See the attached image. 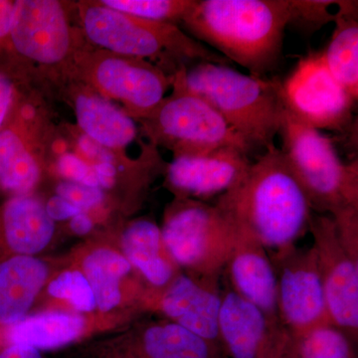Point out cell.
Wrapping results in <instances>:
<instances>
[{
	"label": "cell",
	"mask_w": 358,
	"mask_h": 358,
	"mask_svg": "<svg viewBox=\"0 0 358 358\" xmlns=\"http://www.w3.org/2000/svg\"><path fill=\"white\" fill-rule=\"evenodd\" d=\"M82 270L99 310L110 312L121 303L122 281L133 270L126 257L112 249H96L85 257Z\"/></svg>",
	"instance_id": "obj_25"
},
{
	"label": "cell",
	"mask_w": 358,
	"mask_h": 358,
	"mask_svg": "<svg viewBox=\"0 0 358 358\" xmlns=\"http://www.w3.org/2000/svg\"><path fill=\"white\" fill-rule=\"evenodd\" d=\"M55 224L35 197L14 195L0 208V239L13 255L34 256L53 238Z\"/></svg>",
	"instance_id": "obj_18"
},
{
	"label": "cell",
	"mask_w": 358,
	"mask_h": 358,
	"mask_svg": "<svg viewBox=\"0 0 358 358\" xmlns=\"http://www.w3.org/2000/svg\"><path fill=\"white\" fill-rule=\"evenodd\" d=\"M70 228L75 234L84 236L93 228V221L86 212H81L70 219Z\"/></svg>",
	"instance_id": "obj_37"
},
{
	"label": "cell",
	"mask_w": 358,
	"mask_h": 358,
	"mask_svg": "<svg viewBox=\"0 0 358 358\" xmlns=\"http://www.w3.org/2000/svg\"><path fill=\"white\" fill-rule=\"evenodd\" d=\"M353 341L333 324L289 336L287 358H357Z\"/></svg>",
	"instance_id": "obj_26"
},
{
	"label": "cell",
	"mask_w": 358,
	"mask_h": 358,
	"mask_svg": "<svg viewBox=\"0 0 358 358\" xmlns=\"http://www.w3.org/2000/svg\"><path fill=\"white\" fill-rule=\"evenodd\" d=\"M141 122L154 145H166L174 157L227 148H237L246 155L251 152L210 103L186 88L178 72L173 75L171 95Z\"/></svg>",
	"instance_id": "obj_7"
},
{
	"label": "cell",
	"mask_w": 358,
	"mask_h": 358,
	"mask_svg": "<svg viewBox=\"0 0 358 358\" xmlns=\"http://www.w3.org/2000/svg\"><path fill=\"white\" fill-rule=\"evenodd\" d=\"M56 192L59 196L68 200L82 212L88 211L98 206L103 199V192L101 188L92 187L69 180L59 183Z\"/></svg>",
	"instance_id": "obj_30"
},
{
	"label": "cell",
	"mask_w": 358,
	"mask_h": 358,
	"mask_svg": "<svg viewBox=\"0 0 358 358\" xmlns=\"http://www.w3.org/2000/svg\"><path fill=\"white\" fill-rule=\"evenodd\" d=\"M178 72L186 88L210 103L251 152L275 145L286 112L281 80L244 74L212 62H199Z\"/></svg>",
	"instance_id": "obj_3"
},
{
	"label": "cell",
	"mask_w": 358,
	"mask_h": 358,
	"mask_svg": "<svg viewBox=\"0 0 358 358\" xmlns=\"http://www.w3.org/2000/svg\"><path fill=\"white\" fill-rule=\"evenodd\" d=\"M338 1L331 0H289V25L296 26L305 33H313L334 22L336 13L331 7Z\"/></svg>",
	"instance_id": "obj_29"
},
{
	"label": "cell",
	"mask_w": 358,
	"mask_h": 358,
	"mask_svg": "<svg viewBox=\"0 0 358 358\" xmlns=\"http://www.w3.org/2000/svg\"><path fill=\"white\" fill-rule=\"evenodd\" d=\"M96 179H98L99 187H113L115 183V178L117 176V169H115L113 162H101L94 166Z\"/></svg>",
	"instance_id": "obj_36"
},
{
	"label": "cell",
	"mask_w": 358,
	"mask_h": 358,
	"mask_svg": "<svg viewBox=\"0 0 358 358\" xmlns=\"http://www.w3.org/2000/svg\"><path fill=\"white\" fill-rule=\"evenodd\" d=\"M45 208L53 221L67 220L82 212L75 205L70 203L68 200L59 195L51 197L45 205Z\"/></svg>",
	"instance_id": "obj_33"
},
{
	"label": "cell",
	"mask_w": 358,
	"mask_h": 358,
	"mask_svg": "<svg viewBox=\"0 0 358 358\" xmlns=\"http://www.w3.org/2000/svg\"><path fill=\"white\" fill-rule=\"evenodd\" d=\"M129 352L134 358H226L218 345L169 320L138 329Z\"/></svg>",
	"instance_id": "obj_21"
},
{
	"label": "cell",
	"mask_w": 358,
	"mask_h": 358,
	"mask_svg": "<svg viewBox=\"0 0 358 358\" xmlns=\"http://www.w3.org/2000/svg\"><path fill=\"white\" fill-rule=\"evenodd\" d=\"M218 331L226 358H287L288 331L230 288L222 292Z\"/></svg>",
	"instance_id": "obj_14"
},
{
	"label": "cell",
	"mask_w": 358,
	"mask_h": 358,
	"mask_svg": "<svg viewBox=\"0 0 358 358\" xmlns=\"http://www.w3.org/2000/svg\"><path fill=\"white\" fill-rule=\"evenodd\" d=\"M216 204L268 253L296 245L315 213L286 157L275 145L252 162L243 180Z\"/></svg>",
	"instance_id": "obj_1"
},
{
	"label": "cell",
	"mask_w": 358,
	"mask_h": 358,
	"mask_svg": "<svg viewBox=\"0 0 358 358\" xmlns=\"http://www.w3.org/2000/svg\"><path fill=\"white\" fill-rule=\"evenodd\" d=\"M233 222V221H232ZM236 227V239L224 273L230 289L259 308L268 320L280 324L277 280L268 250L248 231Z\"/></svg>",
	"instance_id": "obj_17"
},
{
	"label": "cell",
	"mask_w": 358,
	"mask_h": 358,
	"mask_svg": "<svg viewBox=\"0 0 358 358\" xmlns=\"http://www.w3.org/2000/svg\"><path fill=\"white\" fill-rule=\"evenodd\" d=\"M44 122L32 106L16 98L0 131V187L27 195L41 178Z\"/></svg>",
	"instance_id": "obj_13"
},
{
	"label": "cell",
	"mask_w": 358,
	"mask_h": 358,
	"mask_svg": "<svg viewBox=\"0 0 358 358\" xmlns=\"http://www.w3.org/2000/svg\"><path fill=\"white\" fill-rule=\"evenodd\" d=\"M333 36L324 62L338 83L357 101L358 96V21L357 2L338 1Z\"/></svg>",
	"instance_id": "obj_24"
},
{
	"label": "cell",
	"mask_w": 358,
	"mask_h": 358,
	"mask_svg": "<svg viewBox=\"0 0 358 358\" xmlns=\"http://www.w3.org/2000/svg\"><path fill=\"white\" fill-rule=\"evenodd\" d=\"M103 6L143 20L171 23L185 20L196 0H102Z\"/></svg>",
	"instance_id": "obj_27"
},
{
	"label": "cell",
	"mask_w": 358,
	"mask_h": 358,
	"mask_svg": "<svg viewBox=\"0 0 358 358\" xmlns=\"http://www.w3.org/2000/svg\"><path fill=\"white\" fill-rule=\"evenodd\" d=\"M47 292L53 298L68 301L78 312L90 313L96 308L93 289L80 271L61 273L49 282Z\"/></svg>",
	"instance_id": "obj_28"
},
{
	"label": "cell",
	"mask_w": 358,
	"mask_h": 358,
	"mask_svg": "<svg viewBox=\"0 0 358 358\" xmlns=\"http://www.w3.org/2000/svg\"><path fill=\"white\" fill-rule=\"evenodd\" d=\"M85 319L79 313L51 310L25 317L6 327L4 343H18L40 350L64 348L81 338Z\"/></svg>",
	"instance_id": "obj_23"
},
{
	"label": "cell",
	"mask_w": 358,
	"mask_h": 358,
	"mask_svg": "<svg viewBox=\"0 0 358 358\" xmlns=\"http://www.w3.org/2000/svg\"><path fill=\"white\" fill-rule=\"evenodd\" d=\"M289 22V0H196L182 21L197 41L266 77L279 66Z\"/></svg>",
	"instance_id": "obj_2"
},
{
	"label": "cell",
	"mask_w": 358,
	"mask_h": 358,
	"mask_svg": "<svg viewBox=\"0 0 358 358\" xmlns=\"http://www.w3.org/2000/svg\"><path fill=\"white\" fill-rule=\"evenodd\" d=\"M141 300L145 308L221 348L218 322L222 292L219 284L181 272L164 288L143 292Z\"/></svg>",
	"instance_id": "obj_15"
},
{
	"label": "cell",
	"mask_w": 358,
	"mask_h": 358,
	"mask_svg": "<svg viewBox=\"0 0 358 358\" xmlns=\"http://www.w3.org/2000/svg\"><path fill=\"white\" fill-rule=\"evenodd\" d=\"M268 255L277 280L278 317L289 336L331 324L313 245H294Z\"/></svg>",
	"instance_id": "obj_9"
},
{
	"label": "cell",
	"mask_w": 358,
	"mask_h": 358,
	"mask_svg": "<svg viewBox=\"0 0 358 358\" xmlns=\"http://www.w3.org/2000/svg\"><path fill=\"white\" fill-rule=\"evenodd\" d=\"M48 267L34 256L13 255L0 261V326L24 319L48 279Z\"/></svg>",
	"instance_id": "obj_20"
},
{
	"label": "cell",
	"mask_w": 358,
	"mask_h": 358,
	"mask_svg": "<svg viewBox=\"0 0 358 358\" xmlns=\"http://www.w3.org/2000/svg\"><path fill=\"white\" fill-rule=\"evenodd\" d=\"M0 358H43L40 350L18 343H4L0 346Z\"/></svg>",
	"instance_id": "obj_35"
},
{
	"label": "cell",
	"mask_w": 358,
	"mask_h": 358,
	"mask_svg": "<svg viewBox=\"0 0 358 358\" xmlns=\"http://www.w3.org/2000/svg\"><path fill=\"white\" fill-rule=\"evenodd\" d=\"M281 150L315 213L338 215L358 209V164H345L333 141L285 112Z\"/></svg>",
	"instance_id": "obj_5"
},
{
	"label": "cell",
	"mask_w": 358,
	"mask_h": 358,
	"mask_svg": "<svg viewBox=\"0 0 358 358\" xmlns=\"http://www.w3.org/2000/svg\"><path fill=\"white\" fill-rule=\"evenodd\" d=\"M121 247L122 255L150 289L164 288L181 273L164 244L162 229L150 219L129 223L122 232Z\"/></svg>",
	"instance_id": "obj_19"
},
{
	"label": "cell",
	"mask_w": 358,
	"mask_h": 358,
	"mask_svg": "<svg viewBox=\"0 0 358 358\" xmlns=\"http://www.w3.org/2000/svg\"><path fill=\"white\" fill-rule=\"evenodd\" d=\"M281 94L289 114L319 131L345 129L357 102L333 76L322 52L301 59L292 74L282 81Z\"/></svg>",
	"instance_id": "obj_10"
},
{
	"label": "cell",
	"mask_w": 358,
	"mask_h": 358,
	"mask_svg": "<svg viewBox=\"0 0 358 358\" xmlns=\"http://www.w3.org/2000/svg\"><path fill=\"white\" fill-rule=\"evenodd\" d=\"M74 33L63 4L55 0H18L0 63L18 57L57 66L74 53Z\"/></svg>",
	"instance_id": "obj_12"
},
{
	"label": "cell",
	"mask_w": 358,
	"mask_h": 358,
	"mask_svg": "<svg viewBox=\"0 0 358 358\" xmlns=\"http://www.w3.org/2000/svg\"><path fill=\"white\" fill-rule=\"evenodd\" d=\"M79 13L87 37L103 50L143 60H176L226 64V59L209 50L178 25L143 20L103 6L83 1Z\"/></svg>",
	"instance_id": "obj_4"
},
{
	"label": "cell",
	"mask_w": 358,
	"mask_h": 358,
	"mask_svg": "<svg viewBox=\"0 0 358 358\" xmlns=\"http://www.w3.org/2000/svg\"><path fill=\"white\" fill-rule=\"evenodd\" d=\"M120 358H134L133 357H131V353H129V350L128 352H127L126 353H124V355H122V357H120Z\"/></svg>",
	"instance_id": "obj_38"
},
{
	"label": "cell",
	"mask_w": 358,
	"mask_h": 358,
	"mask_svg": "<svg viewBox=\"0 0 358 358\" xmlns=\"http://www.w3.org/2000/svg\"><path fill=\"white\" fill-rule=\"evenodd\" d=\"M162 229L169 254L186 274L220 284L236 227L217 204L176 197Z\"/></svg>",
	"instance_id": "obj_6"
},
{
	"label": "cell",
	"mask_w": 358,
	"mask_h": 358,
	"mask_svg": "<svg viewBox=\"0 0 358 358\" xmlns=\"http://www.w3.org/2000/svg\"><path fill=\"white\" fill-rule=\"evenodd\" d=\"M79 74L96 95L119 101L131 117L145 120L166 96L173 76L143 59L106 50L81 56Z\"/></svg>",
	"instance_id": "obj_8"
},
{
	"label": "cell",
	"mask_w": 358,
	"mask_h": 358,
	"mask_svg": "<svg viewBox=\"0 0 358 358\" xmlns=\"http://www.w3.org/2000/svg\"><path fill=\"white\" fill-rule=\"evenodd\" d=\"M252 162L237 148L174 157L167 164L166 180L178 197L205 201L239 185Z\"/></svg>",
	"instance_id": "obj_16"
},
{
	"label": "cell",
	"mask_w": 358,
	"mask_h": 358,
	"mask_svg": "<svg viewBox=\"0 0 358 358\" xmlns=\"http://www.w3.org/2000/svg\"><path fill=\"white\" fill-rule=\"evenodd\" d=\"M57 169L59 174L65 178L66 180L100 188L94 166H90L77 155L72 154L61 155L58 159Z\"/></svg>",
	"instance_id": "obj_31"
},
{
	"label": "cell",
	"mask_w": 358,
	"mask_h": 358,
	"mask_svg": "<svg viewBox=\"0 0 358 358\" xmlns=\"http://www.w3.org/2000/svg\"><path fill=\"white\" fill-rule=\"evenodd\" d=\"M75 113L85 134L102 148L122 150L136 140L133 117L94 92L78 94Z\"/></svg>",
	"instance_id": "obj_22"
},
{
	"label": "cell",
	"mask_w": 358,
	"mask_h": 358,
	"mask_svg": "<svg viewBox=\"0 0 358 358\" xmlns=\"http://www.w3.org/2000/svg\"><path fill=\"white\" fill-rule=\"evenodd\" d=\"M17 96L13 75L0 65V131L8 119Z\"/></svg>",
	"instance_id": "obj_32"
},
{
	"label": "cell",
	"mask_w": 358,
	"mask_h": 358,
	"mask_svg": "<svg viewBox=\"0 0 358 358\" xmlns=\"http://www.w3.org/2000/svg\"><path fill=\"white\" fill-rule=\"evenodd\" d=\"M15 1L0 0V55L6 50Z\"/></svg>",
	"instance_id": "obj_34"
},
{
	"label": "cell",
	"mask_w": 358,
	"mask_h": 358,
	"mask_svg": "<svg viewBox=\"0 0 358 358\" xmlns=\"http://www.w3.org/2000/svg\"><path fill=\"white\" fill-rule=\"evenodd\" d=\"M308 232L317 254L329 322L357 343L358 257L341 242L329 215L313 213Z\"/></svg>",
	"instance_id": "obj_11"
}]
</instances>
